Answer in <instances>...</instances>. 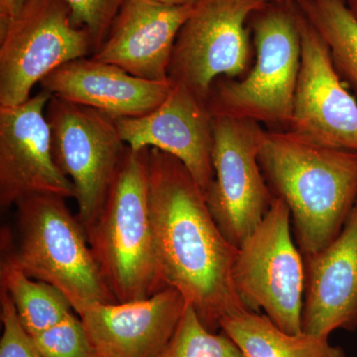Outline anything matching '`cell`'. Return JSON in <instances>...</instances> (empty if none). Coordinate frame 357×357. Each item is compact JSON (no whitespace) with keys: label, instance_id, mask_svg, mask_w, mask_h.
Returning a JSON list of instances; mask_svg holds the SVG:
<instances>
[{"label":"cell","instance_id":"obj_18","mask_svg":"<svg viewBox=\"0 0 357 357\" xmlns=\"http://www.w3.org/2000/svg\"><path fill=\"white\" fill-rule=\"evenodd\" d=\"M220 330L244 357H347L328 338L300 333L291 335L266 316L245 310L222 319Z\"/></svg>","mask_w":357,"mask_h":357},{"label":"cell","instance_id":"obj_15","mask_svg":"<svg viewBox=\"0 0 357 357\" xmlns=\"http://www.w3.org/2000/svg\"><path fill=\"white\" fill-rule=\"evenodd\" d=\"M192 6L128 0L91 58L147 81H169L174 45Z\"/></svg>","mask_w":357,"mask_h":357},{"label":"cell","instance_id":"obj_22","mask_svg":"<svg viewBox=\"0 0 357 357\" xmlns=\"http://www.w3.org/2000/svg\"><path fill=\"white\" fill-rule=\"evenodd\" d=\"M31 338L39 357H91L96 354L83 321L74 314Z\"/></svg>","mask_w":357,"mask_h":357},{"label":"cell","instance_id":"obj_11","mask_svg":"<svg viewBox=\"0 0 357 357\" xmlns=\"http://www.w3.org/2000/svg\"><path fill=\"white\" fill-rule=\"evenodd\" d=\"M301 66L288 130L325 145L357 152V100L338 76L330 51L298 8Z\"/></svg>","mask_w":357,"mask_h":357},{"label":"cell","instance_id":"obj_17","mask_svg":"<svg viewBox=\"0 0 357 357\" xmlns=\"http://www.w3.org/2000/svg\"><path fill=\"white\" fill-rule=\"evenodd\" d=\"M40 86L52 96L119 119L153 112L166 100L173 82L147 81L117 66L86 57L61 66Z\"/></svg>","mask_w":357,"mask_h":357},{"label":"cell","instance_id":"obj_4","mask_svg":"<svg viewBox=\"0 0 357 357\" xmlns=\"http://www.w3.org/2000/svg\"><path fill=\"white\" fill-rule=\"evenodd\" d=\"M255 60L241 79L220 77L206 105L213 116L249 119L288 129L301 66L296 3H266L248 21Z\"/></svg>","mask_w":357,"mask_h":357},{"label":"cell","instance_id":"obj_23","mask_svg":"<svg viewBox=\"0 0 357 357\" xmlns=\"http://www.w3.org/2000/svg\"><path fill=\"white\" fill-rule=\"evenodd\" d=\"M75 26L91 37L93 54L102 46L122 7L128 0H65Z\"/></svg>","mask_w":357,"mask_h":357},{"label":"cell","instance_id":"obj_2","mask_svg":"<svg viewBox=\"0 0 357 357\" xmlns=\"http://www.w3.org/2000/svg\"><path fill=\"white\" fill-rule=\"evenodd\" d=\"M258 159L272 194L290 210L303 256L332 243L357 201V152L277 129L265 133Z\"/></svg>","mask_w":357,"mask_h":357},{"label":"cell","instance_id":"obj_13","mask_svg":"<svg viewBox=\"0 0 357 357\" xmlns=\"http://www.w3.org/2000/svg\"><path fill=\"white\" fill-rule=\"evenodd\" d=\"M115 121L129 149L155 148L172 155L184 164L206 195L215 172L213 115L204 100L173 82L166 100L153 112Z\"/></svg>","mask_w":357,"mask_h":357},{"label":"cell","instance_id":"obj_26","mask_svg":"<svg viewBox=\"0 0 357 357\" xmlns=\"http://www.w3.org/2000/svg\"><path fill=\"white\" fill-rule=\"evenodd\" d=\"M156 1L169 4V6H192L196 3L197 0H156Z\"/></svg>","mask_w":357,"mask_h":357},{"label":"cell","instance_id":"obj_24","mask_svg":"<svg viewBox=\"0 0 357 357\" xmlns=\"http://www.w3.org/2000/svg\"><path fill=\"white\" fill-rule=\"evenodd\" d=\"M0 304L3 325L0 340V357H39L31 337L21 325L13 300L2 287Z\"/></svg>","mask_w":357,"mask_h":357},{"label":"cell","instance_id":"obj_27","mask_svg":"<svg viewBox=\"0 0 357 357\" xmlns=\"http://www.w3.org/2000/svg\"><path fill=\"white\" fill-rule=\"evenodd\" d=\"M347 6L357 18V0H347Z\"/></svg>","mask_w":357,"mask_h":357},{"label":"cell","instance_id":"obj_12","mask_svg":"<svg viewBox=\"0 0 357 357\" xmlns=\"http://www.w3.org/2000/svg\"><path fill=\"white\" fill-rule=\"evenodd\" d=\"M51 93L42 89L14 107H0V204L7 208L35 195L74 198L69 178L52 150L46 107Z\"/></svg>","mask_w":357,"mask_h":357},{"label":"cell","instance_id":"obj_29","mask_svg":"<svg viewBox=\"0 0 357 357\" xmlns=\"http://www.w3.org/2000/svg\"><path fill=\"white\" fill-rule=\"evenodd\" d=\"M91 357H100V356H96V354H93V356H91Z\"/></svg>","mask_w":357,"mask_h":357},{"label":"cell","instance_id":"obj_20","mask_svg":"<svg viewBox=\"0 0 357 357\" xmlns=\"http://www.w3.org/2000/svg\"><path fill=\"white\" fill-rule=\"evenodd\" d=\"M0 276L1 287L13 300L21 325L30 337L58 325L74 311L58 289L35 280L10 263L2 262Z\"/></svg>","mask_w":357,"mask_h":357},{"label":"cell","instance_id":"obj_10","mask_svg":"<svg viewBox=\"0 0 357 357\" xmlns=\"http://www.w3.org/2000/svg\"><path fill=\"white\" fill-rule=\"evenodd\" d=\"M265 133L258 122L213 116L215 178L206 203L223 236L237 248L262 222L275 199L258 159Z\"/></svg>","mask_w":357,"mask_h":357},{"label":"cell","instance_id":"obj_7","mask_svg":"<svg viewBox=\"0 0 357 357\" xmlns=\"http://www.w3.org/2000/svg\"><path fill=\"white\" fill-rule=\"evenodd\" d=\"M52 150L59 168L75 190L84 229L98 217L129 147L114 117L51 96L46 107Z\"/></svg>","mask_w":357,"mask_h":357},{"label":"cell","instance_id":"obj_5","mask_svg":"<svg viewBox=\"0 0 357 357\" xmlns=\"http://www.w3.org/2000/svg\"><path fill=\"white\" fill-rule=\"evenodd\" d=\"M65 199L35 195L16 204L20 239L4 261L58 289L77 314L91 305L119 303L100 273L83 225Z\"/></svg>","mask_w":357,"mask_h":357},{"label":"cell","instance_id":"obj_16","mask_svg":"<svg viewBox=\"0 0 357 357\" xmlns=\"http://www.w3.org/2000/svg\"><path fill=\"white\" fill-rule=\"evenodd\" d=\"M302 331L328 338L335 330L357 328V201L337 238L305 256Z\"/></svg>","mask_w":357,"mask_h":357},{"label":"cell","instance_id":"obj_19","mask_svg":"<svg viewBox=\"0 0 357 357\" xmlns=\"http://www.w3.org/2000/svg\"><path fill=\"white\" fill-rule=\"evenodd\" d=\"M296 4L325 41L338 76L357 100V18L347 0H299Z\"/></svg>","mask_w":357,"mask_h":357},{"label":"cell","instance_id":"obj_6","mask_svg":"<svg viewBox=\"0 0 357 357\" xmlns=\"http://www.w3.org/2000/svg\"><path fill=\"white\" fill-rule=\"evenodd\" d=\"M287 204L275 198L262 222L238 248L234 284L249 311L263 310L283 332L302 333L305 262L291 236Z\"/></svg>","mask_w":357,"mask_h":357},{"label":"cell","instance_id":"obj_14","mask_svg":"<svg viewBox=\"0 0 357 357\" xmlns=\"http://www.w3.org/2000/svg\"><path fill=\"white\" fill-rule=\"evenodd\" d=\"M188 303L167 287L147 299L91 305L77 316L100 357H156L177 330Z\"/></svg>","mask_w":357,"mask_h":357},{"label":"cell","instance_id":"obj_28","mask_svg":"<svg viewBox=\"0 0 357 357\" xmlns=\"http://www.w3.org/2000/svg\"><path fill=\"white\" fill-rule=\"evenodd\" d=\"M267 3H296L299 0H264Z\"/></svg>","mask_w":357,"mask_h":357},{"label":"cell","instance_id":"obj_8","mask_svg":"<svg viewBox=\"0 0 357 357\" xmlns=\"http://www.w3.org/2000/svg\"><path fill=\"white\" fill-rule=\"evenodd\" d=\"M264 0H197L178 32L169 79L206 102L220 77L241 79L252 66L248 21Z\"/></svg>","mask_w":357,"mask_h":357},{"label":"cell","instance_id":"obj_1","mask_svg":"<svg viewBox=\"0 0 357 357\" xmlns=\"http://www.w3.org/2000/svg\"><path fill=\"white\" fill-rule=\"evenodd\" d=\"M144 158L162 274L215 333L222 319L248 310L234 284L238 248L220 231L206 195L180 160L155 148H145Z\"/></svg>","mask_w":357,"mask_h":357},{"label":"cell","instance_id":"obj_3","mask_svg":"<svg viewBox=\"0 0 357 357\" xmlns=\"http://www.w3.org/2000/svg\"><path fill=\"white\" fill-rule=\"evenodd\" d=\"M84 231L117 302L147 299L169 287L157 257L144 149H129L102 210Z\"/></svg>","mask_w":357,"mask_h":357},{"label":"cell","instance_id":"obj_25","mask_svg":"<svg viewBox=\"0 0 357 357\" xmlns=\"http://www.w3.org/2000/svg\"><path fill=\"white\" fill-rule=\"evenodd\" d=\"M28 1L29 0H0V33L6 31Z\"/></svg>","mask_w":357,"mask_h":357},{"label":"cell","instance_id":"obj_9","mask_svg":"<svg viewBox=\"0 0 357 357\" xmlns=\"http://www.w3.org/2000/svg\"><path fill=\"white\" fill-rule=\"evenodd\" d=\"M91 53V37L74 25L65 0H29L0 33V107L26 102L35 84Z\"/></svg>","mask_w":357,"mask_h":357},{"label":"cell","instance_id":"obj_21","mask_svg":"<svg viewBox=\"0 0 357 357\" xmlns=\"http://www.w3.org/2000/svg\"><path fill=\"white\" fill-rule=\"evenodd\" d=\"M156 357H244L225 333L215 335L187 304L177 330Z\"/></svg>","mask_w":357,"mask_h":357}]
</instances>
